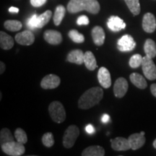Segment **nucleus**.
Masks as SVG:
<instances>
[{"mask_svg":"<svg viewBox=\"0 0 156 156\" xmlns=\"http://www.w3.org/2000/svg\"><path fill=\"white\" fill-rule=\"evenodd\" d=\"M103 90L99 87H91L85 91L78 100V106L82 109H88L95 106L102 100Z\"/></svg>","mask_w":156,"mask_h":156,"instance_id":"f257e3e1","label":"nucleus"},{"mask_svg":"<svg viewBox=\"0 0 156 156\" xmlns=\"http://www.w3.org/2000/svg\"><path fill=\"white\" fill-rule=\"evenodd\" d=\"M69 13H77L85 10L91 14L96 15L100 11V4L97 0H70L67 5Z\"/></svg>","mask_w":156,"mask_h":156,"instance_id":"f03ea898","label":"nucleus"},{"mask_svg":"<svg viewBox=\"0 0 156 156\" xmlns=\"http://www.w3.org/2000/svg\"><path fill=\"white\" fill-rule=\"evenodd\" d=\"M48 112L51 118L54 122L62 123L66 119V112L63 105L57 101H53L48 106Z\"/></svg>","mask_w":156,"mask_h":156,"instance_id":"7ed1b4c3","label":"nucleus"},{"mask_svg":"<svg viewBox=\"0 0 156 156\" xmlns=\"http://www.w3.org/2000/svg\"><path fill=\"white\" fill-rule=\"evenodd\" d=\"M24 144L19 142L12 141L7 142L1 145L2 150L4 153L10 156H20L23 155L25 153V148L23 145Z\"/></svg>","mask_w":156,"mask_h":156,"instance_id":"20e7f679","label":"nucleus"},{"mask_svg":"<svg viewBox=\"0 0 156 156\" xmlns=\"http://www.w3.org/2000/svg\"><path fill=\"white\" fill-rule=\"evenodd\" d=\"M80 134V130L77 126L71 125L67 129L63 136V145L64 147H73Z\"/></svg>","mask_w":156,"mask_h":156,"instance_id":"39448f33","label":"nucleus"},{"mask_svg":"<svg viewBox=\"0 0 156 156\" xmlns=\"http://www.w3.org/2000/svg\"><path fill=\"white\" fill-rule=\"evenodd\" d=\"M142 71L145 77L150 80H156V66L153 58L145 56L143 57L142 63Z\"/></svg>","mask_w":156,"mask_h":156,"instance_id":"423d86ee","label":"nucleus"},{"mask_svg":"<svg viewBox=\"0 0 156 156\" xmlns=\"http://www.w3.org/2000/svg\"><path fill=\"white\" fill-rule=\"evenodd\" d=\"M136 47V42L130 35H124L117 42V48L120 51H131Z\"/></svg>","mask_w":156,"mask_h":156,"instance_id":"0eeeda50","label":"nucleus"},{"mask_svg":"<svg viewBox=\"0 0 156 156\" xmlns=\"http://www.w3.org/2000/svg\"><path fill=\"white\" fill-rule=\"evenodd\" d=\"M129 85L125 78L119 77L116 80L114 85V93L115 96L122 98L126 95L128 90Z\"/></svg>","mask_w":156,"mask_h":156,"instance_id":"6e6552de","label":"nucleus"},{"mask_svg":"<svg viewBox=\"0 0 156 156\" xmlns=\"http://www.w3.org/2000/svg\"><path fill=\"white\" fill-rule=\"evenodd\" d=\"M61 83V80L58 76L56 75H48L43 78L41 86L45 90L54 89L57 87Z\"/></svg>","mask_w":156,"mask_h":156,"instance_id":"1a4fd4ad","label":"nucleus"},{"mask_svg":"<svg viewBox=\"0 0 156 156\" xmlns=\"http://www.w3.org/2000/svg\"><path fill=\"white\" fill-rule=\"evenodd\" d=\"M15 41L17 44L23 46H30L35 41V36L30 30H24L15 36Z\"/></svg>","mask_w":156,"mask_h":156,"instance_id":"9d476101","label":"nucleus"},{"mask_svg":"<svg viewBox=\"0 0 156 156\" xmlns=\"http://www.w3.org/2000/svg\"><path fill=\"white\" fill-rule=\"evenodd\" d=\"M142 28L145 32L153 33L156 29V19L154 15L151 12L145 14L142 19Z\"/></svg>","mask_w":156,"mask_h":156,"instance_id":"9b49d317","label":"nucleus"},{"mask_svg":"<svg viewBox=\"0 0 156 156\" xmlns=\"http://www.w3.org/2000/svg\"><path fill=\"white\" fill-rule=\"evenodd\" d=\"M98 80L103 88H109L112 85L111 74L106 67H101L98 73Z\"/></svg>","mask_w":156,"mask_h":156,"instance_id":"f8f14e48","label":"nucleus"},{"mask_svg":"<svg viewBox=\"0 0 156 156\" xmlns=\"http://www.w3.org/2000/svg\"><path fill=\"white\" fill-rule=\"evenodd\" d=\"M110 141L113 150L116 151H126L131 148L129 142L126 138L119 136L114 140H111Z\"/></svg>","mask_w":156,"mask_h":156,"instance_id":"ddd939ff","label":"nucleus"},{"mask_svg":"<svg viewBox=\"0 0 156 156\" xmlns=\"http://www.w3.org/2000/svg\"><path fill=\"white\" fill-rule=\"evenodd\" d=\"M44 38L46 42L52 45H58L62 41L61 33L54 30H47L44 32Z\"/></svg>","mask_w":156,"mask_h":156,"instance_id":"4468645a","label":"nucleus"},{"mask_svg":"<svg viewBox=\"0 0 156 156\" xmlns=\"http://www.w3.org/2000/svg\"><path fill=\"white\" fill-rule=\"evenodd\" d=\"M107 25L108 28L114 32H119L126 28V23L118 16H112L109 17L107 22Z\"/></svg>","mask_w":156,"mask_h":156,"instance_id":"2eb2a0df","label":"nucleus"},{"mask_svg":"<svg viewBox=\"0 0 156 156\" xmlns=\"http://www.w3.org/2000/svg\"><path fill=\"white\" fill-rule=\"evenodd\" d=\"M128 140L129 142L131 149L133 150V151H136V150H138L140 147H142V146L145 145L146 141L145 136L142 135L140 133L131 134L129 136Z\"/></svg>","mask_w":156,"mask_h":156,"instance_id":"dca6fc26","label":"nucleus"},{"mask_svg":"<svg viewBox=\"0 0 156 156\" xmlns=\"http://www.w3.org/2000/svg\"><path fill=\"white\" fill-rule=\"evenodd\" d=\"M94 44L96 46H102L105 41V32L101 26H95L91 31Z\"/></svg>","mask_w":156,"mask_h":156,"instance_id":"f3484780","label":"nucleus"},{"mask_svg":"<svg viewBox=\"0 0 156 156\" xmlns=\"http://www.w3.org/2000/svg\"><path fill=\"white\" fill-rule=\"evenodd\" d=\"M84 56L85 54L80 49H75L71 51L69 54H68L67 59L69 62L74 63L76 64H79L80 65L84 63Z\"/></svg>","mask_w":156,"mask_h":156,"instance_id":"a211bd4d","label":"nucleus"},{"mask_svg":"<svg viewBox=\"0 0 156 156\" xmlns=\"http://www.w3.org/2000/svg\"><path fill=\"white\" fill-rule=\"evenodd\" d=\"M14 46V39L9 35L1 31L0 32V46L4 50L11 49Z\"/></svg>","mask_w":156,"mask_h":156,"instance_id":"6ab92c4d","label":"nucleus"},{"mask_svg":"<svg viewBox=\"0 0 156 156\" xmlns=\"http://www.w3.org/2000/svg\"><path fill=\"white\" fill-rule=\"evenodd\" d=\"M105 155V150L98 145L90 146L85 148L82 153L83 156H103Z\"/></svg>","mask_w":156,"mask_h":156,"instance_id":"aec40b11","label":"nucleus"},{"mask_svg":"<svg viewBox=\"0 0 156 156\" xmlns=\"http://www.w3.org/2000/svg\"><path fill=\"white\" fill-rule=\"evenodd\" d=\"M84 63L86 68L88 70L93 71L97 68V63L95 57L91 51H87L85 53V56H84Z\"/></svg>","mask_w":156,"mask_h":156,"instance_id":"412c9836","label":"nucleus"},{"mask_svg":"<svg viewBox=\"0 0 156 156\" xmlns=\"http://www.w3.org/2000/svg\"><path fill=\"white\" fill-rule=\"evenodd\" d=\"M130 80L133 84L134 85H135L136 87L140 89H145L147 86V83L146 82L145 79L144 77H142L140 74L134 73L130 75L129 76Z\"/></svg>","mask_w":156,"mask_h":156,"instance_id":"4be33fe9","label":"nucleus"},{"mask_svg":"<svg viewBox=\"0 0 156 156\" xmlns=\"http://www.w3.org/2000/svg\"><path fill=\"white\" fill-rule=\"evenodd\" d=\"M144 51L146 56L154 58L156 56V44L153 40L148 38L145 41L144 44Z\"/></svg>","mask_w":156,"mask_h":156,"instance_id":"5701e85b","label":"nucleus"},{"mask_svg":"<svg viewBox=\"0 0 156 156\" xmlns=\"http://www.w3.org/2000/svg\"><path fill=\"white\" fill-rule=\"evenodd\" d=\"M66 12V8L63 5H58L56 7L55 12L54 15V23L55 25L58 26L61 24Z\"/></svg>","mask_w":156,"mask_h":156,"instance_id":"b1692460","label":"nucleus"},{"mask_svg":"<svg viewBox=\"0 0 156 156\" xmlns=\"http://www.w3.org/2000/svg\"><path fill=\"white\" fill-rule=\"evenodd\" d=\"M124 2L133 15L136 16L140 14L141 8L139 0H124Z\"/></svg>","mask_w":156,"mask_h":156,"instance_id":"393cba45","label":"nucleus"},{"mask_svg":"<svg viewBox=\"0 0 156 156\" xmlns=\"http://www.w3.org/2000/svg\"><path fill=\"white\" fill-rule=\"evenodd\" d=\"M5 28L9 31H18L20 30L22 28L23 24L20 21L15 20H9L5 21L4 23Z\"/></svg>","mask_w":156,"mask_h":156,"instance_id":"a878e982","label":"nucleus"},{"mask_svg":"<svg viewBox=\"0 0 156 156\" xmlns=\"http://www.w3.org/2000/svg\"><path fill=\"white\" fill-rule=\"evenodd\" d=\"M52 16V12L51 10H46L43 14L38 16V25L37 28H41L49 22L51 17Z\"/></svg>","mask_w":156,"mask_h":156,"instance_id":"bb28decb","label":"nucleus"},{"mask_svg":"<svg viewBox=\"0 0 156 156\" xmlns=\"http://www.w3.org/2000/svg\"><path fill=\"white\" fill-rule=\"evenodd\" d=\"M12 141H14V137H13L10 130L7 128L2 129L0 132V143H1V145Z\"/></svg>","mask_w":156,"mask_h":156,"instance_id":"cd10ccee","label":"nucleus"},{"mask_svg":"<svg viewBox=\"0 0 156 156\" xmlns=\"http://www.w3.org/2000/svg\"><path fill=\"white\" fill-rule=\"evenodd\" d=\"M68 36L73 42L77 43V44H82L85 41V36L78 32L77 30H69Z\"/></svg>","mask_w":156,"mask_h":156,"instance_id":"c85d7f7f","label":"nucleus"},{"mask_svg":"<svg viewBox=\"0 0 156 156\" xmlns=\"http://www.w3.org/2000/svg\"><path fill=\"white\" fill-rule=\"evenodd\" d=\"M142 60H143V57L140 54H134L130 58L129 64L132 68L136 69V68H138L142 65Z\"/></svg>","mask_w":156,"mask_h":156,"instance_id":"c756f323","label":"nucleus"},{"mask_svg":"<svg viewBox=\"0 0 156 156\" xmlns=\"http://www.w3.org/2000/svg\"><path fill=\"white\" fill-rule=\"evenodd\" d=\"M15 137L17 142L22 144H25L28 142V136L23 129L17 128L15 132Z\"/></svg>","mask_w":156,"mask_h":156,"instance_id":"7c9ffc66","label":"nucleus"},{"mask_svg":"<svg viewBox=\"0 0 156 156\" xmlns=\"http://www.w3.org/2000/svg\"><path fill=\"white\" fill-rule=\"evenodd\" d=\"M42 143L43 145L47 147H51L54 145V139L51 132H47V133H45L44 135H43Z\"/></svg>","mask_w":156,"mask_h":156,"instance_id":"2f4dec72","label":"nucleus"},{"mask_svg":"<svg viewBox=\"0 0 156 156\" xmlns=\"http://www.w3.org/2000/svg\"><path fill=\"white\" fill-rule=\"evenodd\" d=\"M37 25H38V15L35 14L28 20L27 26L30 29H35L37 28Z\"/></svg>","mask_w":156,"mask_h":156,"instance_id":"473e14b6","label":"nucleus"},{"mask_svg":"<svg viewBox=\"0 0 156 156\" xmlns=\"http://www.w3.org/2000/svg\"><path fill=\"white\" fill-rule=\"evenodd\" d=\"M90 23L88 17L86 15H81L77 20V23L78 25H87Z\"/></svg>","mask_w":156,"mask_h":156,"instance_id":"72a5a7b5","label":"nucleus"},{"mask_svg":"<svg viewBox=\"0 0 156 156\" xmlns=\"http://www.w3.org/2000/svg\"><path fill=\"white\" fill-rule=\"evenodd\" d=\"M47 0H30V4L35 7H40L45 5Z\"/></svg>","mask_w":156,"mask_h":156,"instance_id":"f704fd0d","label":"nucleus"},{"mask_svg":"<svg viewBox=\"0 0 156 156\" xmlns=\"http://www.w3.org/2000/svg\"><path fill=\"white\" fill-rule=\"evenodd\" d=\"M85 131H86L87 133L89 134H93L95 132V129L92 124H87V125L85 126Z\"/></svg>","mask_w":156,"mask_h":156,"instance_id":"c9c22d12","label":"nucleus"},{"mask_svg":"<svg viewBox=\"0 0 156 156\" xmlns=\"http://www.w3.org/2000/svg\"><path fill=\"white\" fill-rule=\"evenodd\" d=\"M109 120H110V116H109V115L107 114H103L102 117H101V122H102L103 124L108 123L109 122Z\"/></svg>","mask_w":156,"mask_h":156,"instance_id":"e433bc0d","label":"nucleus"},{"mask_svg":"<svg viewBox=\"0 0 156 156\" xmlns=\"http://www.w3.org/2000/svg\"><path fill=\"white\" fill-rule=\"evenodd\" d=\"M151 90L152 94L156 98V83L152 84L151 86Z\"/></svg>","mask_w":156,"mask_h":156,"instance_id":"4c0bfd02","label":"nucleus"},{"mask_svg":"<svg viewBox=\"0 0 156 156\" xmlns=\"http://www.w3.org/2000/svg\"><path fill=\"white\" fill-rule=\"evenodd\" d=\"M5 68L6 67L5 63L2 62H0V74H2L5 71Z\"/></svg>","mask_w":156,"mask_h":156,"instance_id":"58836bf2","label":"nucleus"},{"mask_svg":"<svg viewBox=\"0 0 156 156\" xmlns=\"http://www.w3.org/2000/svg\"><path fill=\"white\" fill-rule=\"evenodd\" d=\"M9 12L12 13H18L19 12V9L17 7H11L9 9Z\"/></svg>","mask_w":156,"mask_h":156,"instance_id":"ea45409f","label":"nucleus"},{"mask_svg":"<svg viewBox=\"0 0 156 156\" xmlns=\"http://www.w3.org/2000/svg\"><path fill=\"white\" fill-rule=\"evenodd\" d=\"M153 147L156 149V139L154 140V142H153Z\"/></svg>","mask_w":156,"mask_h":156,"instance_id":"a19ab883","label":"nucleus"},{"mask_svg":"<svg viewBox=\"0 0 156 156\" xmlns=\"http://www.w3.org/2000/svg\"><path fill=\"white\" fill-rule=\"evenodd\" d=\"M140 134H142V135H145V132H140Z\"/></svg>","mask_w":156,"mask_h":156,"instance_id":"79ce46f5","label":"nucleus"}]
</instances>
